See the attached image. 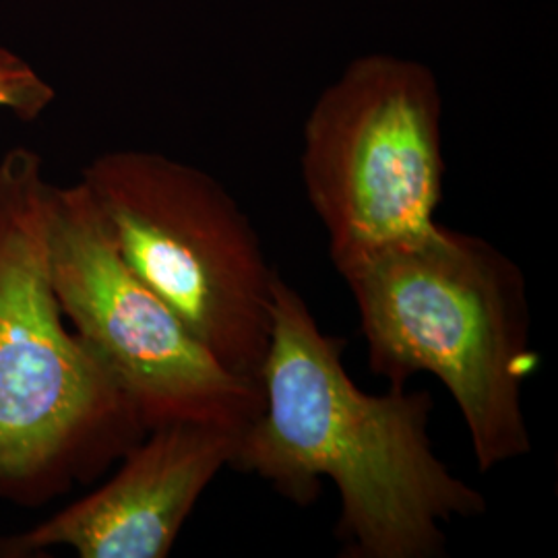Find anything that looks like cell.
Instances as JSON below:
<instances>
[{"label":"cell","instance_id":"obj_1","mask_svg":"<svg viewBox=\"0 0 558 558\" xmlns=\"http://www.w3.org/2000/svg\"><path fill=\"white\" fill-rule=\"evenodd\" d=\"M345 341L320 329L308 302L274 281L263 410L240 435L234 470L306 507L338 488L348 558H440L445 525L482 518L488 500L435 453L428 391L366 393L343 366Z\"/></svg>","mask_w":558,"mask_h":558},{"label":"cell","instance_id":"obj_2","mask_svg":"<svg viewBox=\"0 0 558 558\" xmlns=\"http://www.w3.org/2000/svg\"><path fill=\"white\" fill-rule=\"evenodd\" d=\"M360 315L368 368L391 387L445 385L480 472L532 453L523 385L536 368L527 281L490 240L437 226L336 267Z\"/></svg>","mask_w":558,"mask_h":558},{"label":"cell","instance_id":"obj_3","mask_svg":"<svg viewBox=\"0 0 558 558\" xmlns=\"http://www.w3.org/2000/svg\"><path fill=\"white\" fill-rule=\"evenodd\" d=\"M54 184L41 158L0 160V500L41 507L92 484L147 433L135 405L66 327L52 279Z\"/></svg>","mask_w":558,"mask_h":558},{"label":"cell","instance_id":"obj_4","mask_svg":"<svg viewBox=\"0 0 558 558\" xmlns=\"http://www.w3.org/2000/svg\"><path fill=\"white\" fill-rule=\"evenodd\" d=\"M120 257L211 356L259 383L274 281L259 232L220 180L158 151H106L83 168Z\"/></svg>","mask_w":558,"mask_h":558},{"label":"cell","instance_id":"obj_5","mask_svg":"<svg viewBox=\"0 0 558 558\" xmlns=\"http://www.w3.org/2000/svg\"><path fill=\"white\" fill-rule=\"evenodd\" d=\"M300 174L333 267L435 230L442 199V98L416 60L366 54L313 104Z\"/></svg>","mask_w":558,"mask_h":558},{"label":"cell","instance_id":"obj_6","mask_svg":"<svg viewBox=\"0 0 558 558\" xmlns=\"http://www.w3.org/2000/svg\"><path fill=\"white\" fill-rule=\"evenodd\" d=\"M50 260L64 319L147 430L189 422L242 435L259 416L260 383L228 371L141 281L81 180L54 184Z\"/></svg>","mask_w":558,"mask_h":558},{"label":"cell","instance_id":"obj_7","mask_svg":"<svg viewBox=\"0 0 558 558\" xmlns=\"http://www.w3.org/2000/svg\"><path fill=\"white\" fill-rule=\"evenodd\" d=\"M239 439L234 430L207 424L154 426L101 486L0 539V557L71 548L80 558H166L201 495L232 465Z\"/></svg>","mask_w":558,"mask_h":558},{"label":"cell","instance_id":"obj_8","mask_svg":"<svg viewBox=\"0 0 558 558\" xmlns=\"http://www.w3.org/2000/svg\"><path fill=\"white\" fill-rule=\"evenodd\" d=\"M54 89L25 60L0 46V110L25 122L40 119L52 106Z\"/></svg>","mask_w":558,"mask_h":558}]
</instances>
